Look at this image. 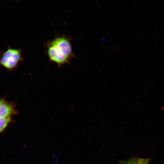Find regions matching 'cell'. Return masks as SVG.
Instances as JSON below:
<instances>
[{
	"label": "cell",
	"mask_w": 164,
	"mask_h": 164,
	"mask_svg": "<svg viewBox=\"0 0 164 164\" xmlns=\"http://www.w3.org/2000/svg\"><path fill=\"white\" fill-rule=\"evenodd\" d=\"M44 46L50 61L56 64L59 68L70 64V61L75 58L71 39L67 35L56 33L54 37L45 42Z\"/></svg>",
	"instance_id": "obj_1"
},
{
	"label": "cell",
	"mask_w": 164,
	"mask_h": 164,
	"mask_svg": "<svg viewBox=\"0 0 164 164\" xmlns=\"http://www.w3.org/2000/svg\"><path fill=\"white\" fill-rule=\"evenodd\" d=\"M23 60L21 49L12 48L9 45L5 50L0 52V65L7 71H12L16 68L19 63Z\"/></svg>",
	"instance_id": "obj_2"
},
{
	"label": "cell",
	"mask_w": 164,
	"mask_h": 164,
	"mask_svg": "<svg viewBox=\"0 0 164 164\" xmlns=\"http://www.w3.org/2000/svg\"><path fill=\"white\" fill-rule=\"evenodd\" d=\"M16 103L15 101L9 102L5 97L1 98L0 100V118H12L18 114Z\"/></svg>",
	"instance_id": "obj_3"
},
{
	"label": "cell",
	"mask_w": 164,
	"mask_h": 164,
	"mask_svg": "<svg viewBox=\"0 0 164 164\" xmlns=\"http://www.w3.org/2000/svg\"><path fill=\"white\" fill-rule=\"evenodd\" d=\"M13 121L12 118H0V131L3 132L9 124Z\"/></svg>",
	"instance_id": "obj_4"
},
{
	"label": "cell",
	"mask_w": 164,
	"mask_h": 164,
	"mask_svg": "<svg viewBox=\"0 0 164 164\" xmlns=\"http://www.w3.org/2000/svg\"><path fill=\"white\" fill-rule=\"evenodd\" d=\"M138 159L132 158L127 161L122 162L121 164H138Z\"/></svg>",
	"instance_id": "obj_5"
},
{
	"label": "cell",
	"mask_w": 164,
	"mask_h": 164,
	"mask_svg": "<svg viewBox=\"0 0 164 164\" xmlns=\"http://www.w3.org/2000/svg\"><path fill=\"white\" fill-rule=\"evenodd\" d=\"M149 162V158H138V164H148Z\"/></svg>",
	"instance_id": "obj_6"
}]
</instances>
